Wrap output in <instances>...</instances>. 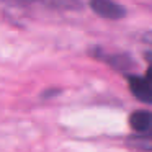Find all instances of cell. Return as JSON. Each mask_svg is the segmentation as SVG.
I'll return each mask as SVG.
<instances>
[{"label":"cell","mask_w":152,"mask_h":152,"mask_svg":"<svg viewBox=\"0 0 152 152\" xmlns=\"http://www.w3.org/2000/svg\"><path fill=\"white\" fill-rule=\"evenodd\" d=\"M128 147L137 151H152V134H136L128 139Z\"/></svg>","instance_id":"277c9868"},{"label":"cell","mask_w":152,"mask_h":152,"mask_svg":"<svg viewBox=\"0 0 152 152\" xmlns=\"http://www.w3.org/2000/svg\"><path fill=\"white\" fill-rule=\"evenodd\" d=\"M129 124L136 134H152V111H134L129 116Z\"/></svg>","instance_id":"3957f363"},{"label":"cell","mask_w":152,"mask_h":152,"mask_svg":"<svg viewBox=\"0 0 152 152\" xmlns=\"http://www.w3.org/2000/svg\"><path fill=\"white\" fill-rule=\"evenodd\" d=\"M90 7L96 15L108 20H119L126 15L124 8L111 0H90Z\"/></svg>","instance_id":"6da1fadb"},{"label":"cell","mask_w":152,"mask_h":152,"mask_svg":"<svg viewBox=\"0 0 152 152\" xmlns=\"http://www.w3.org/2000/svg\"><path fill=\"white\" fill-rule=\"evenodd\" d=\"M46 2L49 5H54V7H70L75 0H46Z\"/></svg>","instance_id":"5b68a950"},{"label":"cell","mask_w":152,"mask_h":152,"mask_svg":"<svg viewBox=\"0 0 152 152\" xmlns=\"http://www.w3.org/2000/svg\"><path fill=\"white\" fill-rule=\"evenodd\" d=\"M129 83V90L131 93L136 96L137 100L144 103H152V82L145 77H137V75H131L128 79Z\"/></svg>","instance_id":"7a4b0ae2"},{"label":"cell","mask_w":152,"mask_h":152,"mask_svg":"<svg viewBox=\"0 0 152 152\" xmlns=\"http://www.w3.org/2000/svg\"><path fill=\"white\" fill-rule=\"evenodd\" d=\"M145 77H147V79H149V80H151V82H152V66H151V67H149V69H147V75H145Z\"/></svg>","instance_id":"8992f818"}]
</instances>
